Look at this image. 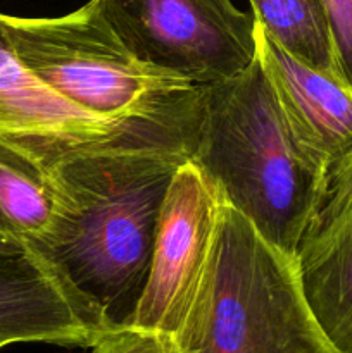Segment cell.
<instances>
[{"mask_svg": "<svg viewBox=\"0 0 352 353\" xmlns=\"http://www.w3.org/2000/svg\"><path fill=\"white\" fill-rule=\"evenodd\" d=\"M188 157L159 148H102L50 169L55 216L35 245L104 310L130 324L150 269L169 183Z\"/></svg>", "mask_w": 352, "mask_h": 353, "instance_id": "obj_1", "label": "cell"}, {"mask_svg": "<svg viewBox=\"0 0 352 353\" xmlns=\"http://www.w3.org/2000/svg\"><path fill=\"white\" fill-rule=\"evenodd\" d=\"M14 54L62 100L155 148L192 157L206 86L135 57L90 0L61 17L2 14Z\"/></svg>", "mask_w": 352, "mask_h": 353, "instance_id": "obj_2", "label": "cell"}, {"mask_svg": "<svg viewBox=\"0 0 352 353\" xmlns=\"http://www.w3.org/2000/svg\"><path fill=\"white\" fill-rule=\"evenodd\" d=\"M190 161L223 202L292 259L333 185L286 123L257 54L244 72L206 86Z\"/></svg>", "mask_w": 352, "mask_h": 353, "instance_id": "obj_3", "label": "cell"}, {"mask_svg": "<svg viewBox=\"0 0 352 353\" xmlns=\"http://www.w3.org/2000/svg\"><path fill=\"white\" fill-rule=\"evenodd\" d=\"M173 338L179 353H335L307 309L293 259L223 200L202 281Z\"/></svg>", "mask_w": 352, "mask_h": 353, "instance_id": "obj_4", "label": "cell"}, {"mask_svg": "<svg viewBox=\"0 0 352 353\" xmlns=\"http://www.w3.org/2000/svg\"><path fill=\"white\" fill-rule=\"evenodd\" d=\"M92 2L135 57L185 81H226L255 61V19L231 0Z\"/></svg>", "mask_w": 352, "mask_h": 353, "instance_id": "obj_5", "label": "cell"}, {"mask_svg": "<svg viewBox=\"0 0 352 353\" xmlns=\"http://www.w3.org/2000/svg\"><path fill=\"white\" fill-rule=\"evenodd\" d=\"M221 196L193 161L178 165L159 216L150 269L130 326L175 336L213 248Z\"/></svg>", "mask_w": 352, "mask_h": 353, "instance_id": "obj_6", "label": "cell"}, {"mask_svg": "<svg viewBox=\"0 0 352 353\" xmlns=\"http://www.w3.org/2000/svg\"><path fill=\"white\" fill-rule=\"evenodd\" d=\"M113 324L31 245L0 241V348L52 343L92 348Z\"/></svg>", "mask_w": 352, "mask_h": 353, "instance_id": "obj_7", "label": "cell"}, {"mask_svg": "<svg viewBox=\"0 0 352 353\" xmlns=\"http://www.w3.org/2000/svg\"><path fill=\"white\" fill-rule=\"evenodd\" d=\"M0 140L50 171L59 162L102 148H155L62 100L17 59L0 14ZM162 150V148H159Z\"/></svg>", "mask_w": 352, "mask_h": 353, "instance_id": "obj_8", "label": "cell"}, {"mask_svg": "<svg viewBox=\"0 0 352 353\" xmlns=\"http://www.w3.org/2000/svg\"><path fill=\"white\" fill-rule=\"evenodd\" d=\"M255 43L286 123L335 183L352 169V88L297 61L259 23Z\"/></svg>", "mask_w": 352, "mask_h": 353, "instance_id": "obj_9", "label": "cell"}, {"mask_svg": "<svg viewBox=\"0 0 352 353\" xmlns=\"http://www.w3.org/2000/svg\"><path fill=\"white\" fill-rule=\"evenodd\" d=\"M293 264L324 340L335 353H352V169L331 185Z\"/></svg>", "mask_w": 352, "mask_h": 353, "instance_id": "obj_10", "label": "cell"}, {"mask_svg": "<svg viewBox=\"0 0 352 353\" xmlns=\"http://www.w3.org/2000/svg\"><path fill=\"white\" fill-rule=\"evenodd\" d=\"M55 205L50 171L0 140V241L35 247L50 230Z\"/></svg>", "mask_w": 352, "mask_h": 353, "instance_id": "obj_11", "label": "cell"}, {"mask_svg": "<svg viewBox=\"0 0 352 353\" xmlns=\"http://www.w3.org/2000/svg\"><path fill=\"white\" fill-rule=\"evenodd\" d=\"M255 23L302 64L345 81L326 0H248Z\"/></svg>", "mask_w": 352, "mask_h": 353, "instance_id": "obj_12", "label": "cell"}, {"mask_svg": "<svg viewBox=\"0 0 352 353\" xmlns=\"http://www.w3.org/2000/svg\"><path fill=\"white\" fill-rule=\"evenodd\" d=\"M92 353H179L175 338L137 326H116L92 347Z\"/></svg>", "mask_w": 352, "mask_h": 353, "instance_id": "obj_13", "label": "cell"}]
</instances>
